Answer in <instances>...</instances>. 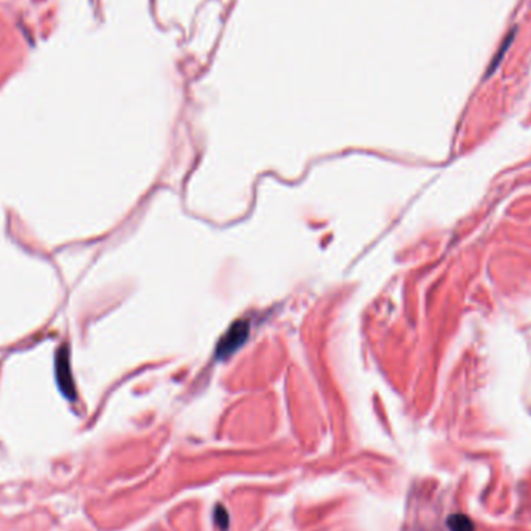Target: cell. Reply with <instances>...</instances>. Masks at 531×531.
I'll return each mask as SVG.
<instances>
[{"label":"cell","mask_w":531,"mask_h":531,"mask_svg":"<svg viewBox=\"0 0 531 531\" xmlns=\"http://www.w3.org/2000/svg\"><path fill=\"white\" fill-rule=\"evenodd\" d=\"M215 523L218 525V528L221 531H225L229 528L230 525V518H229V513L225 511V508L222 505H218L215 508Z\"/></svg>","instance_id":"277c9868"},{"label":"cell","mask_w":531,"mask_h":531,"mask_svg":"<svg viewBox=\"0 0 531 531\" xmlns=\"http://www.w3.org/2000/svg\"><path fill=\"white\" fill-rule=\"evenodd\" d=\"M451 531H474V523L466 514H452L448 518Z\"/></svg>","instance_id":"3957f363"},{"label":"cell","mask_w":531,"mask_h":531,"mask_svg":"<svg viewBox=\"0 0 531 531\" xmlns=\"http://www.w3.org/2000/svg\"><path fill=\"white\" fill-rule=\"evenodd\" d=\"M56 379H58V385L62 395L66 396L67 399H75V385L69 367L67 346H61L58 350V354H56Z\"/></svg>","instance_id":"6da1fadb"},{"label":"cell","mask_w":531,"mask_h":531,"mask_svg":"<svg viewBox=\"0 0 531 531\" xmlns=\"http://www.w3.org/2000/svg\"><path fill=\"white\" fill-rule=\"evenodd\" d=\"M508 36L509 38H507V41H505V44L504 45H502V48H500V52H499V55H497V58H494V61H493V66H491V69H490V73H488V75H491V72H493V69L494 67H497L499 66V64H500V59H502V56H504L505 55V52H507V48L509 47V44H511V42H513V38H514V31L511 33V34H508Z\"/></svg>","instance_id":"5b68a950"},{"label":"cell","mask_w":531,"mask_h":531,"mask_svg":"<svg viewBox=\"0 0 531 531\" xmlns=\"http://www.w3.org/2000/svg\"><path fill=\"white\" fill-rule=\"evenodd\" d=\"M247 336V325L244 322H239L236 323L235 327H232L227 332V336H225L222 339L221 345H219V350L218 353L219 354H232L233 351H235L238 346L244 342V339Z\"/></svg>","instance_id":"7a4b0ae2"}]
</instances>
